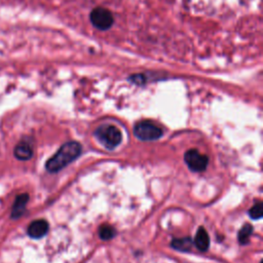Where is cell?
<instances>
[{
	"instance_id": "obj_2",
	"label": "cell",
	"mask_w": 263,
	"mask_h": 263,
	"mask_svg": "<svg viewBox=\"0 0 263 263\" xmlns=\"http://www.w3.org/2000/svg\"><path fill=\"white\" fill-rule=\"evenodd\" d=\"M96 137L100 141V143L107 149L116 148L122 140V135L119 128L114 125H104L99 127L95 132Z\"/></svg>"
},
{
	"instance_id": "obj_13",
	"label": "cell",
	"mask_w": 263,
	"mask_h": 263,
	"mask_svg": "<svg viewBox=\"0 0 263 263\" xmlns=\"http://www.w3.org/2000/svg\"><path fill=\"white\" fill-rule=\"evenodd\" d=\"M249 216L254 220H259L263 216V206L261 202L255 203L249 211Z\"/></svg>"
},
{
	"instance_id": "obj_10",
	"label": "cell",
	"mask_w": 263,
	"mask_h": 263,
	"mask_svg": "<svg viewBox=\"0 0 263 263\" xmlns=\"http://www.w3.org/2000/svg\"><path fill=\"white\" fill-rule=\"evenodd\" d=\"M193 240L190 237H182V238H175L172 240L171 246L180 252H188L192 247Z\"/></svg>"
},
{
	"instance_id": "obj_8",
	"label": "cell",
	"mask_w": 263,
	"mask_h": 263,
	"mask_svg": "<svg viewBox=\"0 0 263 263\" xmlns=\"http://www.w3.org/2000/svg\"><path fill=\"white\" fill-rule=\"evenodd\" d=\"M193 243L201 252H204L209 249V247H210V236H209L206 230L203 227H199L198 230L196 231Z\"/></svg>"
},
{
	"instance_id": "obj_7",
	"label": "cell",
	"mask_w": 263,
	"mask_h": 263,
	"mask_svg": "<svg viewBox=\"0 0 263 263\" xmlns=\"http://www.w3.org/2000/svg\"><path fill=\"white\" fill-rule=\"evenodd\" d=\"M28 200H29V195L26 193L20 194L15 198L14 203L12 205V210H11V218L17 219L25 213Z\"/></svg>"
},
{
	"instance_id": "obj_11",
	"label": "cell",
	"mask_w": 263,
	"mask_h": 263,
	"mask_svg": "<svg viewBox=\"0 0 263 263\" xmlns=\"http://www.w3.org/2000/svg\"><path fill=\"white\" fill-rule=\"evenodd\" d=\"M253 233V227L252 225L250 224H245L240 230L238 231L237 233V239H238V242L240 245H246L248 243L249 239H250V236L252 235Z\"/></svg>"
},
{
	"instance_id": "obj_3",
	"label": "cell",
	"mask_w": 263,
	"mask_h": 263,
	"mask_svg": "<svg viewBox=\"0 0 263 263\" xmlns=\"http://www.w3.org/2000/svg\"><path fill=\"white\" fill-rule=\"evenodd\" d=\"M134 134L138 139L142 141H154L162 136V130L154 123L144 120L138 122L135 125Z\"/></svg>"
},
{
	"instance_id": "obj_6",
	"label": "cell",
	"mask_w": 263,
	"mask_h": 263,
	"mask_svg": "<svg viewBox=\"0 0 263 263\" xmlns=\"http://www.w3.org/2000/svg\"><path fill=\"white\" fill-rule=\"evenodd\" d=\"M48 231V223L45 220L33 221L28 227V235L32 238H41Z\"/></svg>"
},
{
	"instance_id": "obj_1",
	"label": "cell",
	"mask_w": 263,
	"mask_h": 263,
	"mask_svg": "<svg viewBox=\"0 0 263 263\" xmlns=\"http://www.w3.org/2000/svg\"><path fill=\"white\" fill-rule=\"evenodd\" d=\"M81 153V146L78 142L71 141L61 146L57 153L51 156L45 164L49 173H58L74 161Z\"/></svg>"
},
{
	"instance_id": "obj_4",
	"label": "cell",
	"mask_w": 263,
	"mask_h": 263,
	"mask_svg": "<svg viewBox=\"0 0 263 263\" xmlns=\"http://www.w3.org/2000/svg\"><path fill=\"white\" fill-rule=\"evenodd\" d=\"M184 160L187 166L192 172H203L209 163L208 156L201 154L196 149H190L186 151L184 155Z\"/></svg>"
},
{
	"instance_id": "obj_5",
	"label": "cell",
	"mask_w": 263,
	"mask_h": 263,
	"mask_svg": "<svg viewBox=\"0 0 263 263\" xmlns=\"http://www.w3.org/2000/svg\"><path fill=\"white\" fill-rule=\"evenodd\" d=\"M90 22L96 28L107 30L113 25L114 18L110 10L104 7H98L90 12Z\"/></svg>"
},
{
	"instance_id": "obj_9",
	"label": "cell",
	"mask_w": 263,
	"mask_h": 263,
	"mask_svg": "<svg viewBox=\"0 0 263 263\" xmlns=\"http://www.w3.org/2000/svg\"><path fill=\"white\" fill-rule=\"evenodd\" d=\"M33 150L28 143H18L14 148V156L20 160H28L32 157Z\"/></svg>"
},
{
	"instance_id": "obj_12",
	"label": "cell",
	"mask_w": 263,
	"mask_h": 263,
	"mask_svg": "<svg viewBox=\"0 0 263 263\" xmlns=\"http://www.w3.org/2000/svg\"><path fill=\"white\" fill-rule=\"evenodd\" d=\"M99 236L103 240H109L115 236V229L110 225H102L99 229Z\"/></svg>"
}]
</instances>
